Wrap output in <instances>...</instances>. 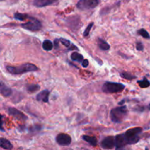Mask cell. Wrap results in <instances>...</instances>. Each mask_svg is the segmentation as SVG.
<instances>
[{"instance_id":"obj_1","label":"cell","mask_w":150,"mask_h":150,"mask_svg":"<svg viewBox=\"0 0 150 150\" xmlns=\"http://www.w3.org/2000/svg\"><path fill=\"white\" fill-rule=\"evenodd\" d=\"M6 70L8 73L13 75H20L23 73H29V72H35L38 70V67L35 64L32 63H26V64H21L18 67H13V66H7Z\"/></svg>"},{"instance_id":"obj_2","label":"cell","mask_w":150,"mask_h":150,"mask_svg":"<svg viewBox=\"0 0 150 150\" xmlns=\"http://www.w3.org/2000/svg\"><path fill=\"white\" fill-rule=\"evenodd\" d=\"M127 108L125 105L117 107L111 111V121L115 123H120L125 120L127 116Z\"/></svg>"},{"instance_id":"obj_3","label":"cell","mask_w":150,"mask_h":150,"mask_svg":"<svg viewBox=\"0 0 150 150\" xmlns=\"http://www.w3.org/2000/svg\"><path fill=\"white\" fill-rule=\"evenodd\" d=\"M142 131V129L141 127H134L127 130L124 135L127 144H134L137 143L140 139L139 134Z\"/></svg>"},{"instance_id":"obj_4","label":"cell","mask_w":150,"mask_h":150,"mask_svg":"<svg viewBox=\"0 0 150 150\" xmlns=\"http://www.w3.org/2000/svg\"><path fill=\"white\" fill-rule=\"evenodd\" d=\"M125 88V86L122 83H114V82H105L102 87L103 92L105 93H117L121 92Z\"/></svg>"},{"instance_id":"obj_5","label":"cell","mask_w":150,"mask_h":150,"mask_svg":"<svg viewBox=\"0 0 150 150\" xmlns=\"http://www.w3.org/2000/svg\"><path fill=\"white\" fill-rule=\"evenodd\" d=\"M21 26L26 30L31 31V32H38V31L40 30L42 28V23L38 19L29 16V21L22 23Z\"/></svg>"},{"instance_id":"obj_6","label":"cell","mask_w":150,"mask_h":150,"mask_svg":"<svg viewBox=\"0 0 150 150\" xmlns=\"http://www.w3.org/2000/svg\"><path fill=\"white\" fill-rule=\"evenodd\" d=\"M99 4V0H79L77 7L81 10H90L96 7Z\"/></svg>"},{"instance_id":"obj_7","label":"cell","mask_w":150,"mask_h":150,"mask_svg":"<svg viewBox=\"0 0 150 150\" xmlns=\"http://www.w3.org/2000/svg\"><path fill=\"white\" fill-rule=\"evenodd\" d=\"M56 142L60 146H68L71 144V137L66 133H59L56 138Z\"/></svg>"},{"instance_id":"obj_8","label":"cell","mask_w":150,"mask_h":150,"mask_svg":"<svg viewBox=\"0 0 150 150\" xmlns=\"http://www.w3.org/2000/svg\"><path fill=\"white\" fill-rule=\"evenodd\" d=\"M101 146L103 149H111L116 146L115 137L114 136H107L101 142Z\"/></svg>"},{"instance_id":"obj_9","label":"cell","mask_w":150,"mask_h":150,"mask_svg":"<svg viewBox=\"0 0 150 150\" xmlns=\"http://www.w3.org/2000/svg\"><path fill=\"white\" fill-rule=\"evenodd\" d=\"M8 112L10 115L14 117L17 120H21V121H24L27 119V117L25 114H23L21 111H18V110L15 108H9Z\"/></svg>"},{"instance_id":"obj_10","label":"cell","mask_w":150,"mask_h":150,"mask_svg":"<svg viewBox=\"0 0 150 150\" xmlns=\"http://www.w3.org/2000/svg\"><path fill=\"white\" fill-rule=\"evenodd\" d=\"M115 142H116V149H122L125 147L126 145H127V142H126L125 137L124 134H120L118 136H115Z\"/></svg>"},{"instance_id":"obj_11","label":"cell","mask_w":150,"mask_h":150,"mask_svg":"<svg viewBox=\"0 0 150 150\" xmlns=\"http://www.w3.org/2000/svg\"><path fill=\"white\" fill-rule=\"evenodd\" d=\"M58 0H33V4L37 7H43L57 2Z\"/></svg>"},{"instance_id":"obj_12","label":"cell","mask_w":150,"mask_h":150,"mask_svg":"<svg viewBox=\"0 0 150 150\" xmlns=\"http://www.w3.org/2000/svg\"><path fill=\"white\" fill-rule=\"evenodd\" d=\"M50 92L48 90H43L38 93L36 96L37 100L42 101L44 103H48Z\"/></svg>"},{"instance_id":"obj_13","label":"cell","mask_w":150,"mask_h":150,"mask_svg":"<svg viewBox=\"0 0 150 150\" xmlns=\"http://www.w3.org/2000/svg\"><path fill=\"white\" fill-rule=\"evenodd\" d=\"M0 92H1V95L2 96L5 97V98L10 97L13 93L12 89L9 88L8 86H6L5 84H4L2 81L1 82V85H0Z\"/></svg>"},{"instance_id":"obj_14","label":"cell","mask_w":150,"mask_h":150,"mask_svg":"<svg viewBox=\"0 0 150 150\" xmlns=\"http://www.w3.org/2000/svg\"><path fill=\"white\" fill-rule=\"evenodd\" d=\"M82 139L85 142H88L90 145L93 146H96L97 144H98V140L94 136H82Z\"/></svg>"},{"instance_id":"obj_15","label":"cell","mask_w":150,"mask_h":150,"mask_svg":"<svg viewBox=\"0 0 150 150\" xmlns=\"http://www.w3.org/2000/svg\"><path fill=\"white\" fill-rule=\"evenodd\" d=\"M98 47H99L101 50H103V51H108V50L110 49L109 44H108L106 41L101 39V38H98Z\"/></svg>"},{"instance_id":"obj_16","label":"cell","mask_w":150,"mask_h":150,"mask_svg":"<svg viewBox=\"0 0 150 150\" xmlns=\"http://www.w3.org/2000/svg\"><path fill=\"white\" fill-rule=\"evenodd\" d=\"M0 146L1 148L4 149H13V145L10 143V141H8L7 139H4V138H1V144H0Z\"/></svg>"},{"instance_id":"obj_17","label":"cell","mask_w":150,"mask_h":150,"mask_svg":"<svg viewBox=\"0 0 150 150\" xmlns=\"http://www.w3.org/2000/svg\"><path fill=\"white\" fill-rule=\"evenodd\" d=\"M70 57H71V59L73 61L78 62L79 63H82V62L83 61V55H81V54L78 52H73L70 56Z\"/></svg>"},{"instance_id":"obj_18","label":"cell","mask_w":150,"mask_h":150,"mask_svg":"<svg viewBox=\"0 0 150 150\" xmlns=\"http://www.w3.org/2000/svg\"><path fill=\"white\" fill-rule=\"evenodd\" d=\"M53 48H54V43L51 40H45L42 42V48L45 51H50L53 49Z\"/></svg>"},{"instance_id":"obj_19","label":"cell","mask_w":150,"mask_h":150,"mask_svg":"<svg viewBox=\"0 0 150 150\" xmlns=\"http://www.w3.org/2000/svg\"><path fill=\"white\" fill-rule=\"evenodd\" d=\"M29 16H28L27 14H23V13H15L14 18L15 19L18 21H23L26 20L27 18H29Z\"/></svg>"},{"instance_id":"obj_20","label":"cell","mask_w":150,"mask_h":150,"mask_svg":"<svg viewBox=\"0 0 150 150\" xmlns=\"http://www.w3.org/2000/svg\"><path fill=\"white\" fill-rule=\"evenodd\" d=\"M40 86L38 84H30L26 86L28 92H30V93H34V92L40 90Z\"/></svg>"},{"instance_id":"obj_21","label":"cell","mask_w":150,"mask_h":150,"mask_svg":"<svg viewBox=\"0 0 150 150\" xmlns=\"http://www.w3.org/2000/svg\"><path fill=\"white\" fill-rule=\"evenodd\" d=\"M59 41L62 42V44L63 45H64V46H65V47L68 48L69 49L71 50V49H73V48H74V49H76V48L75 46L71 47L72 45H73V44H71L70 41L68 40L64 39V38H60Z\"/></svg>"},{"instance_id":"obj_22","label":"cell","mask_w":150,"mask_h":150,"mask_svg":"<svg viewBox=\"0 0 150 150\" xmlns=\"http://www.w3.org/2000/svg\"><path fill=\"white\" fill-rule=\"evenodd\" d=\"M138 83H139V86H140L141 88H146L149 87L150 86V82L146 79H144L142 81H138Z\"/></svg>"},{"instance_id":"obj_23","label":"cell","mask_w":150,"mask_h":150,"mask_svg":"<svg viewBox=\"0 0 150 150\" xmlns=\"http://www.w3.org/2000/svg\"><path fill=\"white\" fill-rule=\"evenodd\" d=\"M138 34L141 36H142L143 38H146V39H150V35L148 33V32L146 30H145L144 29H141L138 31Z\"/></svg>"},{"instance_id":"obj_24","label":"cell","mask_w":150,"mask_h":150,"mask_svg":"<svg viewBox=\"0 0 150 150\" xmlns=\"http://www.w3.org/2000/svg\"><path fill=\"white\" fill-rule=\"evenodd\" d=\"M121 76L122 78H124V79H127V80H133V79H136V78L135 76H133V75L130 74V73H121Z\"/></svg>"},{"instance_id":"obj_25","label":"cell","mask_w":150,"mask_h":150,"mask_svg":"<svg viewBox=\"0 0 150 150\" xmlns=\"http://www.w3.org/2000/svg\"><path fill=\"white\" fill-rule=\"evenodd\" d=\"M93 25H94V23H92V22L88 25L87 27L86 28V29H85L84 32H83V36L86 37L89 35V33H90V31H91V29H92Z\"/></svg>"},{"instance_id":"obj_26","label":"cell","mask_w":150,"mask_h":150,"mask_svg":"<svg viewBox=\"0 0 150 150\" xmlns=\"http://www.w3.org/2000/svg\"><path fill=\"white\" fill-rule=\"evenodd\" d=\"M136 49L139 51H143L144 46H143V45H142V42H137V43H136Z\"/></svg>"},{"instance_id":"obj_27","label":"cell","mask_w":150,"mask_h":150,"mask_svg":"<svg viewBox=\"0 0 150 150\" xmlns=\"http://www.w3.org/2000/svg\"><path fill=\"white\" fill-rule=\"evenodd\" d=\"M89 65V61L87 59H83V61L82 62V66L83 67H87Z\"/></svg>"},{"instance_id":"obj_28","label":"cell","mask_w":150,"mask_h":150,"mask_svg":"<svg viewBox=\"0 0 150 150\" xmlns=\"http://www.w3.org/2000/svg\"><path fill=\"white\" fill-rule=\"evenodd\" d=\"M149 110H150V104L149 105Z\"/></svg>"},{"instance_id":"obj_29","label":"cell","mask_w":150,"mask_h":150,"mask_svg":"<svg viewBox=\"0 0 150 150\" xmlns=\"http://www.w3.org/2000/svg\"><path fill=\"white\" fill-rule=\"evenodd\" d=\"M1 1H4V0H1Z\"/></svg>"}]
</instances>
